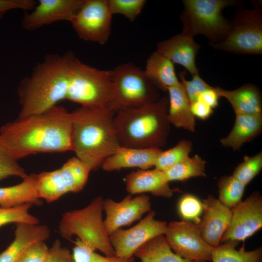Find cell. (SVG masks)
I'll list each match as a JSON object with an SVG mask.
<instances>
[{"mask_svg":"<svg viewBox=\"0 0 262 262\" xmlns=\"http://www.w3.org/2000/svg\"><path fill=\"white\" fill-rule=\"evenodd\" d=\"M49 249L44 241L33 243L23 251L17 262H44Z\"/></svg>","mask_w":262,"mask_h":262,"instance_id":"obj_37","label":"cell"},{"mask_svg":"<svg viewBox=\"0 0 262 262\" xmlns=\"http://www.w3.org/2000/svg\"><path fill=\"white\" fill-rule=\"evenodd\" d=\"M262 128V115L236 114L232 130L220 142L222 146L239 150L260 133Z\"/></svg>","mask_w":262,"mask_h":262,"instance_id":"obj_21","label":"cell"},{"mask_svg":"<svg viewBox=\"0 0 262 262\" xmlns=\"http://www.w3.org/2000/svg\"><path fill=\"white\" fill-rule=\"evenodd\" d=\"M133 256L141 262H201L190 261L175 253L164 235L154 237L144 244L135 251Z\"/></svg>","mask_w":262,"mask_h":262,"instance_id":"obj_24","label":"cell"},{"mask_svg":"<svg viewBox=\"0 0 262 262\" xmlns=\"http://www.w3.org/2000/svg\"><path fill=\"white\" fill-rule=\"evenodd\" d=\"M203 215L196 224L203 240L212 247L221 244L223 235L231 219V209L212 195L202 201Z\"/></svg>","mask_w":262,"mask_h":262,"instance_id":"obj_14","label":"cell"},{"mask_svg":"<svg viewBox=\"0 0 262 262\" xmlns=\"http://www.w3.org/2000/svg\"><path fill=\"white\" fill-rule=\"evenodd\" d=\"M191 112L195 117L206 119L213 114V109L201 100H197L191 104Z\"/></svg>","mask_w":262,"mask_h":262,"instance_id":"obj_41","label":"cell"},{"mask_svg":"<svg viewBox=\"0 0 262 262\" xmlns=\"http://www.w3.org/2000/svg\"><path fill=\"white\" fill-rule=\"evenodd\" d=\"M162 150L159 148H136L120 146L104 161L101 166L106 171L129 167L147 170L154 166Z\"/></svg>","mask_w":262,"mask_h":262,"instance_id":"obj_16","label":"cell"},{"mask_svg":"<svg viewBox=\"0 0 262 262\" xmlns=\"http://www.w3.org/2000/svg\"><path fill=\"white\" fill-rule=\"evenodd\" d=\"M0 143L15 160L39 152L72 150V115L55 105L0 128Z\"/></svg>","mask_w":262,"mask_h":262,"instance_id":"obj_1","label":"cell"},{"mask_svg":"<svg viewBox=\"0 0 262 262\" xmlns=\"http://www.w3.org/2000/svg\"><path fill=\"white\" fill-rule=\"evenodd\" d=\"M144 71L151 83L158 90L164 92L180 82L174 64L156 50L147 59Z\"/></svg>","mask_w":262,"mask_h":262,"instance_id":"obj_22","label":"cell"},{"mask_svg":"<svg viewBox=\"0 0 262 262\" xmlns=\"http://www.w3.org/2000/svg\"><path fill=\"white\" fill-rule=\"evenodd\" d=\"M262 169V153L252 156H245L243 161L234 170L232 176L246 186Z\"/></svg>","mask_w":262,"mask_h":262,"instance_id":"obj_32","label":"cell"},{"mask_svg":"<svg viewBox=\"0 0 262 262\" xmlns=\"http://www.w3.org/2000/svg\"><path fill=\"white\" fill-rule=\"evenodd\" d=\"M115 114L106 107L81 106L71 112L72 151L91 170L101 165L120 146Z\"/></svg>","mask_w":262,"mask_h":262,"instance_id":"obj_2","label":"cell"},{"mask_svg":"<svg viewBox=\"0 0 262 262\" xmlns=\"http://www.w3.org/2000/svg\"><path fill=\"white\" fill-rule=\"evenodd\" d=\"M103 200L95 197L85 207L65 213L62 216L58 230L62 236L79 239L91 244L106 256H116L106 231L102 219Z\"/></svg>","mask_w":262,"mask_h":262,"instance_id":"obj_5","label":"cell"},{"mask_svg":"<svg viewBox=\"0 0 262 262\" xmlns=\"http://www.w3.org/2000/svg\"><path fill=\"white\" fill-rule=\"evenodd\" d=\"M239 242L228 241L214 247L212 251L213 262H262V248L246 251L244 245L237 250Z\"/></svg>","mask_w":262,"mask_h":262,"instance_id":"obj_25","label":"cell"},{"mask_svg":"<svg viewBox=\"0 0 262 262\" xmlns=\"http://www.w3.org/2000/svg\"><path fill=\"white\" fill-rule=\"evenodd\" d=\"M95 250L91 244L77 238L72 254L73 262H91Z\"/></svg>","mask_w":262,"mask_h":262,"instance_id":"obj_39","label":"cell"},{"mask_svg":"<svg viewBox=\"0 0 262 262\" xmlns=\"http://www.w3.org/2000/svg\"><path fill=\"white\" fill-rule=\"evenodd\" d=\"M217 91L220 97L225 98L230 103L235 115H262V95L255 85L247 83L233 90L217 87Z\"/></svg>","mask_w":262,"mask_h":262,"instance_id":"obj_19","label":"cell"},{"mask_svg":"<svg viewBox=\"0 0 262 262\" xmlns=\"http://www.w3.org/2000/svg\"><path fill=\"white\" fill-rule=\"evenodd\" d=\"M103 209L106 213L103 220L106 232L110 236L122 227L129 226L140 219L151 210L148 196L142 194L134 197L127 196L119 202L107 198L103 200Z\"/></svg>","mask_w":262,"mask_h":262,"instance_id":"obj_12","label":"cell"},{"mask_svg":"<svg viewBox=\"0 0 262 262\" xmlns=\"http://www.w3.org/2000/svg\"><path fill=\"white\" fill-rule=\"evenodd\" d=\"M180 15L182 33L194 37L197 34L206 37L209 44L222 41L230 27V21L223 11L240 2L232 0H184Z\"/></svg>","mask_w":262,"mask_h":262,"instance_id":"obj_4","label":"cell"},{"mask_svg":"<svg viewBox=\"0 0 262 262\" xmlns=\"http://www.w3.org/2000/svg\"><path fill=\"white\" fill-rule=\"evenodd\" d=\"M178 210L182 220L198 224L203 211L202 202L193 195L185 194L179 201Z\"/></svg>","mask_w":262,"mask_h":262,"instance_id":"obj_33","label":"cell"},{"mask_svg":"<svg viewBox=\"0 0 262 262\" xmlns=\"http://www.w3.org/2000/svg\"><path fill=\"white\" fill-rule=\"evenodd\" d=\"M185 76V70L179 74L180 82L191 104L196 101L203 92L212 87L200 77L199 74L192 76V80L189 81L186 80Z\"/></svg>","mask_w":262,"mask_h":262,"instance_id":"obj_36","label":"cell"},{"mask_svg":"<svg viewBox=\"0 0 262 262\" xmlns=\"http://www.w3.org/2000/svg\"><path fill=\"white\" fill-rule=\"evenodd\" d=\"M217 186L219 192L218 199L230 209L242 201L246 186L232 175L221 177Z\"/></svg>","mask_w":262,"mask_h":262,"instance_id":"obj_29","label":"cell"},{"mask_svg":"<svg viewBox=\"0 0 262 262\" xmlns=\"http://www.w3.org/2000/svg\"><path fill=\"white\" fill-rule=\"evenodd\" d=\"M229 225L221 244L228 241H245L262 227V197L255 191L245 200L231 209Z\"/></svg>","mask_w":262,"mask_h":262,"instance_id":"obj_11","label":"cell"},{"mask_svg":"<svg viewBox=\"0 0 262 262\" xmlns=\"http://www.w3.org/2000/svg\"><path fill=\"white\" fill-rule=\"evenodd\" d=\"M164 236L171 249L182 258L192 261H211L213 247L202 238L196 224L174 221L166 227Z\"/></svg>","mask_w":262,"mask_h":262,"instance_id":"obj_9","label":"cell"},{"mask_svg":"<svg viewBox=\"0 0 262 262\" xmlns=\"http://www.w3.org/2000/svg\"><path fill=\"white\" fill-rule=\"evenodd\" d=\"M206 162L198 155L189 156L164 171L166 180L183 181L193 177H205Z\"/></svg>","mask_w":262,"mask_h":262,"instance_id":"obj_28","label":"cell"},{"mask_svg":"<svg viewBox=\"0 0 262 262\" xmlns=\"http://www.w3.org/2000/svg\"><path fill=\"white\" fill-rule=\"evenodd\" d=\"M126 188L131 195L148 192L165 198L171 197L177 191L170 187L164 171L156 168L131 172L126 177Z\"/></svg>","mask_w":262,"mask_h":262,"instance_id":"obj_17","label":"cell"},{"mask_svg":"<svg viewBox=\"0 0 262 262\" xmlns=\"http://www.w3.org/2000/svg\"><path fill=\"white\" fill-rule=\"evenodd\" d=\"M91 262H134L133 256L131 257H122L117 256H103L94 252L93 254Z\"/></svg>","mask_w":262,"mask_h":262,"instance_id":"obj_43","label":"cell"},{"mask_svg":"<svg viewBox=\"0 0 262 262\" xmlns=\"http://www.w3.org/2000/svg\"><path fill=\"white\" fill-rule=\"evenodd\" d=\"M25 169L7 152L0 143V180L11 176L24 179L28 176Z\"/></svg>","mask_w":262,"mask_h":262,"instance_id":"obj_35","label":"cell"},{"mask_svg":"<svg viewBox=\"0 0 262 262\" xmlns=\"http://www.w3.org/2000/svg\"><path fill=\"white\" fill-rule=\"evenodd\" d=\"M36 190L39 197L48 203L68 192L60 169L37 174Z\"/></svg>","mask_w":262,"mask_h":262,"instance_id":"obj_26","label":"cell"},{"mask_svg":"<svg viewBox=\"0 0 262 262\" xmlns=\"http://www.w3.org/2000/svg\"><path fill=\"white\" fill-rule=\"evenodd\" d=\"M168 107V98L163 97L137 108L116 112L114 122L120 146L136 148L164 147L170 129Z\"/></svg>","mask_w":262,"mask_h":262,"instance_id":"obj_3","label":"cell"},{"mask_svg":"<svg viewBox=\"0 0 262 262\" xmlns=\"http://www.w3.org/2000/svg\"><path fill=\"white\" fill-rule=\"evenodd\" d=\"M37 174L32 173L20 183L0 187V207L10 208L25 203L41 205L36 190Z\"/></svg>","mask_w":262,"mask_h":262,"instance_id":"obj_23","label":"cell"},{"mask_svg":"<svg viewBox=\"0 0 262 262\" xmlns=\"http://www.w3.org/2000/svg\"><path fill=\"white\" fill-rule=\"evenodd\" d=\"M199 49L194 37L181 33L159 42L156 51L174 64L181 65L194 76L199 74L196 58Z\"/></svg>","mask_w":262,"mask_h":262,"instance_id":"obj_15","label":"cell"},{"mask_svg":"<svg viewBox=\"0 0 262 262\" xmlns=\"http://www.w3.org/2000/svg\"><path fill=\"white\" fill-rule=\"evenodd\" d=\"M84 0H39L35 7L25 12L22 19L23 28L33 31L60 21L70 22Z\"/></svg>","mask_w":262,"mask_h":262,"instance_id":"obj_13","label":"cell"},{"mask_svg":"<svg viewBox=\"0 0 262 262\" xmlns=\"http://www.w3.org/2000/svg\"><path fill=\"white\" fill-rule=\"evenodd\" d=\"M49 235V229L45 225L16 224L15 238L7 248L0 253V262H17L29 246L36 242H45Z\"/></svg>","mask_w":262,"mask_h":262,"instance_id":"obj_18","label":"cell"},{"mask_svg":"<svg viewBox=\"0 0 262 262\" xmlns=\"http://www.w3.org/2000/svg\"><path fill=\"white\" fill-rule=\"evenodd\" d=\"M220 98L217 87L212 86L203 92L199 96L197 100L202 101L213 109L218 106Z\"/></svg>","mask_w":262,"mask_h":262,"instance_id":"obj_42","label":"cell"},{"mask_svg":"<svg viewBox=\"0 0 262 262\" xmlns=\"http://www.w3.org/2000/svg\"><path fill=\"white\" fill-rule=\"evenodd\" d=\"M155 214L154 211H150L133 227L127 229H119L109 236L116 256H133L135 251L144 244L164 234L167 224L165 221L155 219Z\"/></svg>","mask_w":262,"mask_h":262,"instance_id":"obj_10","label":"cell"},{"mask_svg":"<svg viewBox=\"0 0 262 262\" xmlns=\"http://www.w3.org/2000/svg\"><path fill=\"white\" fill-rule=\"evenodd\" d=\"M167 118L170 124L188 131H195V117L191 110V103L181 83L170 87Z\"/></svg>","mask_w":262,"mask_h":262,"instance_id":"obj_20","label":"cell"},{"mask_svg":"<svg viewBox=\"0 0 262 262\" xmlns=\"http://www.w3.org/2000/svg\"><path fill=\"white\" fill-rule=\"evenodd\" d=\"M228 33L219 43L210 45L215 49L240 54L262 53V9H241L230 20Z\"/></svg>","mask_w":262,"mask_h":262,"instance_id":"obj_7","label":"cell"},{"mask_svg":"<svg viewBox=\"0 0 262 262\" xmlns=\"http://www.w3.org/2000/svg\"><path fill=\"white\" fill-rule=\"evenodd\" d=\"M112 16L107 0H84L70 22L81 39L104 45L111 34Z\"/></svg>","mask_w":262,"mask_h":262,"instance_id":"obj_8","label":"cell"},{"mask_svg":"<svg viewBox=\"0 0 262 262\" xmlns=\"http://www.w3.org/2000/svg\"><path fill=\"white\" fill-rule=\"evenodd\" d=\"M44 262H73V260L69 250L62 246L60 241L56 239L49 249Z\"/></svg>","mask_w":262,"mask_h":262,"instance_id":"obj_38","label":"cell"},{"mask_svg":"<svg viewBox=\"0 0 262 262\" xmlns=\"http://www.w3.org/2000/svg\"><path fill=\"white\" fill-rule=\"evenodd\" d=\"M37 2L34 0H0V20L11 10H22L26 12L32 11Z\"/></svg>","mask_w":262,"mask_h":262,"instance_id":"obj_40","label":"cell"},{"mask_svg":"<svg viewBox=\"0 0 262 262\" xmlns=\"http://www.w3.org/2000/svg\"><path fill=\"white\" fill-rule=\"evenodd\" d=\"M192 149L190 141L183 140L165 151L162 150L158 156L155 168L164 171L189 157Z\"/></svg>","mask_w":262,"mask_h":262,"instance_id":"obj_30","label":"cell"},{"mask_svg":"<svg viewBox=\"0 0 262 262\" xmlns=\"http://www.w3.org/2000/svg\"><path fill=\"white\" fill-rule=\"evenodd\" d=\"M146 2L145 0H107L113 15H122L131 22L140 14Z\"/></svg>","mask_w":262,"mask_h":262,"instance_id":"obj_34","label":"cell"},{"mask_svg":"<svg viewBox=\"0 0 262 262\" xmlns=\"http://www.w3.org/2000/svg\"><path fill=\"white\" fill-rule=\"evenodd\" d=\"M68 192H78L87 181L90 168L76 157L68 159L59 168Z\"/></svg>","mask_w":262,"mask_h":262,"instance_id":"obj_27","label":"cell"},{"mask_svg":"<svg viewBox=\"0 0 262 262\" xmlns=\"http://www.w3.org/2000/svg\"><path fill=\"white\" fill-rule=\"evenodd\" d=\"M114 95L106 107L115 112L134 109L158 100V89L144 70L131 63L120 65L111 70Z\"/></svg>","mask_w":262,"mask_h":262,"instance_id":"obj_6","label":"cell"},{"mask_svg":"<svg viewBox=\"0 0 262 262\" xmlns=\"http://www.w3.org/2000/svg\"><path fill=\"white\" fill-rule=\"evenodd\" d=\"M32 205L31 203H25L10 208L0 207V227L12 223L39 224L38 219L29 212Z\"/></svg>","mask_w":262,"mask_h":262,"instance_id":"obj_31","label":"cell"}]
</instances>
